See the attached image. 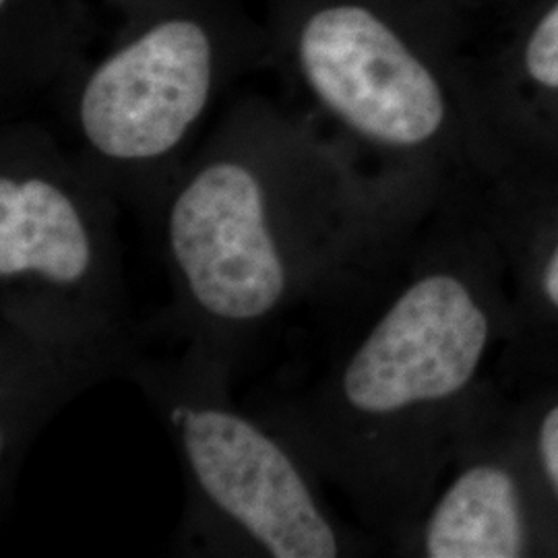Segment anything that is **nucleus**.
<instances>
[{
    "mask_svg": "<svg viewBox=\"0 0 558 558\" xmlns=\"http://www.w3.org/2000/svg\"><path fill=\"white\" fill-rule=\"evenodd\" d=\"M66 77L80 158L119 201L156 214L223 89L269 59L239 0H77Z\"/></svg>",
    "mask_w": 558,
    "mask_h": 558,
    "instance_id": "nucleus-3",
    "label": "nucleus"
},
{
    "mask_svg": "<svg viewBox=\"0 0 558 558\" xmlns=\"http://www.w3.org/2000/svg\"><path fill=\"white\" fill-rule=\"evenodd\" d=\"M544 292H546V299L550 300V304L558 308V244L557 248L553 251L550 259L546 263Z\"/></svg>",
    "mask_w": 558,
    "mask_h": 558,
    "instance_id": "nucleus-12",
    "label": "nucleus"
},
{
    "mask_svg": "<svg viewBox=\"0 0 558 558\" xmlns=\"http://www.w3.org/2000/svg\"><path fill=\"white\" fill-rule=\"evenodd\" d=\"M234 364L184 339L174 356L129 362L126 375L174 445L186 480L180 538L209 557L336 558L345 534L299 451L232 399Z\"/></svg>",
    "mask_w": 558,
    "mask_h": 558,
    "instance_id": "nucleus-4",
    "label": "nucleus"
},
{
    "mask_svg": "<svg viewBox=\"0 0 558 558\" xmlns=\"http://www.w3.org/2000/svg\"><path fill=\"white\" fill-rule=\"evenodd\" d=\"M525 66L544 87L558 89V2L539 21L525 52Z\"/></svg>",
    "mask_w": 558,
    "mask_h": 558,
    "instance_id": "nucleus-10",
    "label": "nucleus"
},
{
    "mask_svg": "<svg viewBox=\"0 0 558 558\" xmlns=\"http://www.w3.org/2000/svg\"><path fill=\"white\" fill-rule=\"evenodd\" d=\"M420 553L428 558L521 557L525 530L515 480L495 463L459 472L424 521Z\"/></svg>",
    "mask_w": 558,
    "mask_h": 558,
    "instance_id": "nucleus-8",
    "label": "nucleus"
},
{
    "mask_svg": "<svg viewBox=\"0 0 558 558\" xmlns=\"http://www.w3.org/2000/svg\"><path fill=\"white\" fill-rule=\"evenodd\" d=\"M77 0H0V83L13 100L66 77L77 46Z\"/></svg>",
    "mask_w": 558,
    "mask_h": 558,
    "instance_id": "nucleus-9",
    "label": "nucleus"
},
{
    "mask_svg": "<svg viewBox=\"0 0 558 558\" xmlns=\"http://www.w3.org/2000/svg\"><path fill=\"white\" fill-rule=\"evenodd\" d=\"M156 214L174 327L234 366L356 269L377 236V203L345 143L265 98L226 112Z\"/></svg>",
    "mask_w": 558,
    "mask_h": 558,
    "instance_id": "nucleus-1",
    "label": "nucleus"
},
{
    "mask_svg": "<svg viewBox=\"0 0 558 558\" xmlns=\"http://www.w3.org/2000/svg\"><path fill=\"white\" fill-rule=\"evenodd\" d=\"M308 336L292 377L253 412L323 482L373 507L408 474L412 428L476 377L488 315L459 274L430 267L408 279L364 331Z\"/></svg>",
    "mask_w": 558,
    "mask_h": 558,
    "instance_id": "nucleus-2",
    "label": "nucleus"
},
{
    "mask_svg": "<svg viewBox=\"0 0 558 558\" xmlns=\"http://www.w3.org/2000/svg\"><path fill=\"white\" fill-rule=\"evenodd\" d=\"M117 203L77 154L34 122L0 137V320L32 338L135 352Z\"/></svg>",
    "mask_w": 558,
    "mask_h": 558,
    "instance_id": "nucleus-5",
    "label": "nucleus"
},
{
    "mask_svg": "<svg viewBox=\"0 0 558 558\" xmlns=\"http://www.w3.org/2000/svg\"><path fill=\"white\" fill-rule=\"evenodd\" d=\"M135 352L59 345L0 320V488L13 499L21 463L46 422L85 387L124 373Z\"/></svg>",
    "mask_w": 558,
    "mask_h": 558,
    "instance_id": "nucleus-7",
    "label": "nucleus"
},
{
    "mask_svg": "<svg viewBox=\"0 0 558 558\" xmlns=\"http://www.w3.org/2000/svg\"><path fill=\"white\" fill-rule=\"evenodd\" d=\"M539 458L546 476L553 482L558 495V405H555L539 428Z\"/></svg>",
    "mask_w": 558,
    "mask_h": 558,
    "instance_id": "nucleus-11",
    "label": "nucleus"
},
{
    "mask_svg": "<svg viewBox=\"0 0 558 558\" xmlns=\"http://www.w3.org/2000/svg\"><path fill=\"white\" fill-rule=\"evenodd\" d=\"M267 32L269 60L339 140L412 151L442 133L439 77L364 0H271Z\"/></svg>",
    "mask_w": 558,
    "mask_h": 558,
    "instance_id": "nucleus-6",
    "label": "nucleus"
}]
</instances>
